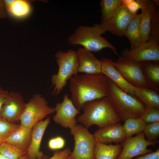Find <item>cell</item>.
I'll list each match as a JSON object with an SVG mask.
<instances>
[{
    "label": "cell",
    "mask_w": 159,
    "mask_h": 159,
    "mask_svg": "<svg viewBox=\"0 0 159 159\" xmlns=\"http://www.w3.org/2000/svg\"><path fill=\"white\" fill-rule=\"evenodd\" d=\"M109 88V79L102 74H77L69 80L70 99L80 111L85 102L107 97Z\"/></svg>",
    "instance_id": "6da1fadb"
},
{
    "label": "cell",
    "mask_w": 159,
    "mask_h": 159,
    "mask_svg": "<svg viewBox=\"0 0 159 159\" xmlns=\"http://www.w3.org/2000/svg\"><path fill=\"white\" fill-rule=\"evenodd\" d=\"M81 110L77 121L87 129L93 125L100 128L120 121L107 97L85 102Z\"/></svg>",
    "instance_id": "7a4b0ae2"
},
{
    "label": "cell",
    "mask_w": 159,
    "mask_h": 159,
    "mask_svg": "<svg viewBox=\"0 0 159 159\" xmlns=\"http://www.w3.org/2000/svg\"><path fill=\"white\" fill-rule=\"evenodd\" d=\"M107 97L120 121L140 117L146 107L135 97L124 91L111 80Z\"/></svg>",
    "instance_id": "3957f363"
},
{
    "label": "cell",
    "mask_w": 159,
    "mask_h": 159,
    "mask_svg": "<svg viewBox=\"0 0 159 159\" xmlns=\"http://www.w3.org/2000/svg\"><path fill=\"white\" fill-rule=\"evenodd\" d=\"M104 34L98 24L92 26L80 25L68 37L67 42L72 45H82L83 48L92 52H99L104 48H108L119 57L116 48L101 36Z\"/></svg>",
    "instance_id": "277c9868"
},
{
    "label": "cell",
    "mask_w": 159,
    "mask_h": 159,
    "mask_svg": "<svg viewBox=\"0 0 159 159\" xmlns=\"http://www.w3.org/2000/svg\"><path fill=\"white\" fill-rule=\"evenodd\" d=\"M55 57L58 69L57 73L52 76L51 82L53 87L52 94L57 95L66 86L67 81L77 74L79 62L77 51L72 49L58 51Z\"/></svg>",
    "instance_id": "5b68a950"
},
{
    "label": "cell",
    "mask_w": 159,
    "mask_h": 159,
    "mask_svg": "<svg viewBox=\"0 0 159 159\" xmlns=\"http://www.w3.org/2000/svg\"><path fill=\"white\" fill-rule=\"evenodd\" d=\"M46 100L39 94L34 95L25 105L19 120L21 125L32 128L39 121L55 112Z\"/></svg>",
    "instance_id": "8992f818"
},
{
    "label": "cell",
    "mask_w": 159,
    "mask_h": 159,
    "mask_svg": "<svg viewBox=\"0 0 159 159\" xmlns=\"http://www.w3.org/2000/svg\"><path fill=\"white\" fill-rule=\"evenodd\" d=\"M74 140L73 150L69 156L70 159H95V141L93 134L82 125L77 124L70 130Z\"/></svg>",
    "instance_id": "52a82bcc"
},
{
    "label": "cell",
    "mask_w": 159,
    "mask_h": 159,
    "mask_svg": "<svg viewBox=\"0 0 159 159\" xmlns=\"http://www.w3.org/2000/svg\"><path fill=\"white\" fill-rule=\"evenodd\" d=\"M137 14L131 12L122 2L110 18L101 22L98 25L105 33L108 31L117 37H123L129 24Z\"/></svg>",
    "instance_id": "ba28073f"
},
{
    "label": "cell",
    "mask_w": 159,
    "mask_h": 159,
    "mask_svg": "<svg viewBox=\"0 0 159 159\" xmlns=\"http://www.w3.org/2000/svg\"><path fill=\"white\" fill-rule=\"evenodd\" d=\"M113 64L125 79L134 87L150 89L144 76L141 62L119 56L116 61L113 62Z\"/></svg>",
    "instance_id": "9c48e42d"
},
{
    "label": "cell",
    "mask_w": 159,
    "mask_h": 159,
    "mask_svg": "<svg viewBox=\"0 0 159 159\" xmlns=\"http://www.w3.org/2000/svg\"><path fill=\"white\" fill-rule=\"evenodd\" d=\"M159 141L151 142L145 138L143 132L134 137L126 138L121 143L122 149L117 159H132L135 157L153 152L148 148L149 146H155Z\"/></svg>",
    "instance_id": "30bf717a"
},
{
    "label": "cell",
    "mask_w": 159,
    "mask_h": 159,
    "mask_svg": "<svg viewBox=\"0 0 159 159\" xmlns=\"http://www.w3.org/2000/svg\"><path fill=\"white\" fill-rule=\"evenodd\" d=\"M56 114L53 119L56 123L70 130L77 124L76 117L80 111L74 105L67 94L64 95L62 101L56 104L54 107Z\"/></svg>",
    "instance_id": "8fae6325"
},
{
    "label": "cell",
    "mask_w": 159,
    "mask_h": 159,
    "mask_svg": "<svg viewBox=\"0 0 159 159\" xmlns=\"http://www.w3.org/2000/svg\"><path fill=\"white\" fill-rule=\"evenodd\" d=\"M122 57L137 62L159 61V46L156 43L148 41L132 50H123Z\"/></svg>",
    "instance_id": "7c38bea8"
},
{
    "label": "cell",
    "mask_w": 159,
    "mask_h": 159,
    "mask_svg": "<svg viewBox=\"0 0 159 159\" xmlns=\"http://www.w3.org/2000/svg\"><path fill=\"white\" fill-rule=\"evenodd\" d=\"M26 104L23 96L20 92H9L6 102L2 108L0 117L11 122L19 120Z\"/></svg>",
    "instance_id": "4fadbf2b"
},
{
    "label": "cell",
    "mask_w": 159,
    "mask_h": 159,
    "mask_svg": "<svg viewBox=\"0 0 159 159\" xmlns=\"http://www.w3.org/2000/svg\"><path fill=\"white\" fill-rule=\"evenodd\" d=\"M50 122V118L48 117L37 122L32 128L31 142L26 154L29 159H46L40 148L43 135Z\"/></svg>",
    "instance_id": "5bb4252c"
},
{
    "label": "cell",
    "mask_w": 159,
    "mask_h": 159,
    "mask_svg": "<svg viewBox=\"0 0 159 159\" xmlns=\"http://www.w3.org/2000/svg\"><path fill=\"white\" fill-rule=\"evenodd\" d=\"M93 135L96 142L105 144L122 143L126 138L122 125L119 122L99 128Z\"/></svg>",
    "instance_id": "9a60e30c"
},
{
    "label": "cell",
    "mask_w": 159,
    "mask_h": 159,
    "mask_svg": "<svg viewBox=\"0 0 159 159\" xmlns=\"http://www.w3.org/2000/svg\"><path fill=\"white\" fill-rule=\"evenodd\" d=\"M102 74L111 80L121 90L130 95L135 97L134 87L128 82L121 74L114 67L113 61L106 58H102Z\"/></svg>",
    "instance_id": "2e32d148"
},
{
    "label": "cell",
    "mask_w": 159,
    "mask_h": 159,
    "mask_svg": "<svg viewBox=\"0 0 159 159\" xmlns=\"http://www.w3.org/2000/svg\"><path fill=\"white\" fill-rule=\"evenodd\" d=\"M77 52L79 62L78 73L102 74L100 60L98 59L92 52L84 48H79Z\"/></svg>",
    "instance_id": "e0dca14e"
},
{
    "label": "cell",
    "mask_w": 159,
    "mask_h": 159,
    "mask_svg": "<svg viewBox=\"0 0 159 159\" xmlns=\"http://www.w3.org/2000/svg\"><path fill=\"white\" fill-rule=\"evenodd\" d=\"M141 10L140 23L141 37L143 42L149 41L150 28L153 15L157 6L153 0H138Z\"/></svg>",
    "instance_id": "ac0fdd59"
},
{
    "label": "cell",
    "mask_w": 159,
    "mask_h": 159,
    "mask_svg": "<svg viewBox=\"0 0 159 159\" xmlns=\"http://www.w3.org/2000/svg\"><path fill=\"white\" fill-rule=\"evenodd\" d=\"M32 129L21 124L16 130L3 140L1 143H5L28 149L31 142Z\"/></svg>",
    "instance_id": "d6986e66"
},
{
    "label": "cell",
    "mask_w": 159,
    "mask_h": 159,
    "mask_svg": "<svg viewBox=\"0 0 159 159\" xmlns=\"http://www.w3.org/2000/svg\"><path fill=\"white\" fill-rule=\"evenodd\" d=\"M141 65L144 76L150 88L158 92L159 89L158 61L142 62Z\"/></svg>",
    "instance_id": "ffe728a7"
},
{
    "label": "cell",
    "mask_w": 159,
    "mask_h": 159,
    "mask_svg": "<svg viewBox=\"0 0 159 159\" xmlns=\"http://www.w3.org/2000/svg\"><path fill=\"white\" fill-rule=\"evenodd\" d=\"M122 149L121 144L108 145L96 142L94 150L95 159H117Z\"/></svg>",
    "instance_id": "44dd1931"
},
{
    "label": "cell",
    "mask_w": 159,
    "mask_h": 159,
    "mask_svg": "<svg viewBox=\"0 0 159 159\" xmlns=\"http://www.w3.org/2000/svg\"><path fill=\"white\" fill-rule=\"evenodd\" d=\"M141 14H137L129 24L125 36L129 39L130 44V50H133L142 44L141 37L140 23Z\"/></svg>",
    "instance_id": "7402d4cb"
},
{
    "label": "cell",
    "mask_w": 159,
    "mask_h": 159,
    "mask_svg": "<svg viewBox=\"0 0 159 159\" xmlns=\"http://www.w3.org/2000/svg\"><path fill=\"white\" fill-rule=\"evenodd\" d=\"M135 97L146 107H154L159 108V95L152 89L134 87Z\"/></svg>",
    "instance_id": "603a6c76"
},
{
    "label": "cell",
    "mask_w": 159,
    "mask_h": 159,
    "mask_svg": "<svg viewBox=\"0 0 159 159\" xmlns=\"http://www.w3.org/2000/svg\"><path fill=\"white\" fill-rule=\"evenodd\" d=\"M11 16L17 18H22L30 13L31 8L29 1L24 0H14L12 3L6 8Z\"/></svg>",
    "instance_id": "cb8c5ba5"
},
{
    "label": "cell",
    "mask_w": 159,
    "mask_h": 159,
    "mask_svg": "<svg viewBox=\"0 0 159 159\" xmlns=\"http://www.w3.org/2000/svg\"><path fill=\"white\" fill-rule=\"evenodd\" d=\"M124 121L122 126L126 138L143 132L147 124L140 117L129 118Z\"/></svg>",
    "instance_id": "d4e9b609"
},
{
    "label": "cell",
    "mask_w": 159,
    "mask_h": 159,
    "mask_svg": "<svg viewBox=\"0 0 159 159\" xmlns=\"http://www.w3.org/2000/svg\"><path fill=\"white\" fill-rule=\"evenodd\" d=\"M122 3V0H102L101 7V22L106 21L113 15Z\"/></svg>",
    "instance_id": "484cf974"
},
{
    "label": "cell",
    "mask_w": 159,
    "mask_h": 159,
    "mask_svg": "<svg viewBox=\"0 0 159 159\" xmlns=\"http://www.w3.org/2000/svg\"><path fill=\"white\" fill-rule=\"evenodd\" d=\"M28 149L5 143L0 144V153L10 159H18L27 153Z\"/></svg>",
    "instance_id": "4316f807"
},
{
    "label": "cell",
    "mask_w": 159,
    "mask_h": 159,
    "mask_svg": "<svg viewBox=\"0 0 159 159\" xmlns=\"http://www.w3.org/2000/svg\"><path fill=\"white\" fill-rule=\"evenodd\" d=\"M149 41L159 44V8L157 6L150 23Z\"/></svg>",
    "instance_id": "83f0119b"
},
{
    "label": "cell",
    "mask_w": 159,
    "mask_h": 159,
    "mask_svg": "<svg viewBox=\"0 0 159 159\" xmlns=\"http://www.w3.org/2000/svg\"><path fill=\"white\" fill-rule=\"evenodd\" d=\"M19 126L0 117V144L16 130Z\"/></svg>",
    "instance_id": "f1b7e54d"
},
{
    "label": "cell",
    "mask_w": 159,
    "mask_h": 159,
    "mask_svg": "<svg viewBox=\"0 0 159 159\" xmlns=\"http://www.w3.org/2000/svg\"><path fill=\"white\" fill-rule=\"evenodd\" d=\"M143 132L147 140L151 142L159 141V122L147 123Z\"/></svg>",
    "instance_id": "f546056e"
},
{
    "label": "cell",
    "mask_w": 159,
    "mask_h": 159,
    "mask_svg": "<svg viewBox=\"0 0 159 159\" xmlns=\"http://www.w3.org/2000/svg\"><path fill=\"white\" fill-rule=\"evenodd\" d=\"M140 118L147 124L159 122V108L146 107Z\"/></svg>",
    "instance_id": "4dcf8cb0"
},
{
    "label": "cell",
    "mask_w": 159,
    "mask_h": 159,
    "mask_svg": "<svg viewBox=\"0 0 159 159\" xmlns=\"http://www.w3.org/2000/svg\"><path fill=\"white\" fill-rule=\"evenodd\" d=\"M65 143L64 139L62 137L58 136L51 139L48 142V146L52 150H59L64 147Z\"/></svg>",
    "instance_id": "1f68e13d"
},
{
    "label": "cell",
    "mask_w": 159,
    "mask_h": 159,
    "mask_svg": "<svg viewBox=\"0 0 159 159\" xmlns=\"http://www.w3.org/2000/svg\"><path fill=\"white\" fill-rule=\"evenodd\" d=\"M122 2L128 9L133 14H137V11L140 9V5L138 0H122Z\"/></svg>",
    "instance_id": "d6a6232c"
},
{
    "label": "cell",
    "mask_w": 159,
    "mask_h": 159,
    "mask_svg": "<svg viewBox=\"0 0 159 159\" xmlns=\"http://www.w3.org/2000/svg\"><path fill=\"white\" fill-rule=\"evenodd\" d=\"M72 152L69 148L55 152L52 156L48 159H66L69 157Z\"/></svg>",
    "instance_id": "836d02e7"
},
{
    "label": "cell",
    "mask_w": 159,
    "mask_h": 159,
    "mask_svg": "<svg viewBox=\"0 0 159 159\" xmlns=\"http://www.w3.org/2000/svg\"><path fill=\"white\" fill-rule=\"evenodd\" d=\"M9 92L0 87V114L2 108L6 102Z\"/></svg>",
    "instance_id": "e575fe53"
},
{
    "label": "cell",
    "mask_w": 159,
    "mask_h": 159,
    "mask_svg": "<svg viewBox=\"0 0 159 159\" xmlns=\"http://www.w3.org/2000/svg\"><path fill=\"white\" fill-rule=\"evenodd\" d=\"M135 159H159V148L154 152L142 155Z\"/></svg>",
    "instance_id": "d590c367"
},
{
    "label": "cell",
    "mask_w": 159,
    "mask_h": 159,
    "mask_svg": "<svg viewBox=\"0 0 159 159\" xmlns=\"http://www.w3.org/2000/svg\"><path fill=\"white\" fill-rule=\"evenodd\" d=\"M6 16V11L3 0H0V19L5 18Z\"/></svg>",
    "instance_id": "8d00e7d4"
},
{
    "label": "cell",
    "mask_w": 159,
    "mask_h": 159,
    "mask_svg": "<svg viewBox=\"0 0 159 159\" xmlns=\"http://www.w3.org/2000/svg\"><path fill=\"white\" fill-rule=\"evenodd\" d=\"M0 159H10L0 153ZM18 159H29L26 155Z\"/></svg>",
    "instance_id": "74e56055"
},
{
    "label": "cell",
    "mask_w": 159,
    "mask_h": 159,
    "mask_svg": "<svg viewBox=\"0 0 159 159\" xmlns=\"http://www.w3.org/2000/svg\"><path fill=\"white\" fill-rule=\"evenodd\" d=\"M66 159H70L69 157H68Z\"/></svg>",
    "instance_id": "f35d334b"
}]
</instances>
